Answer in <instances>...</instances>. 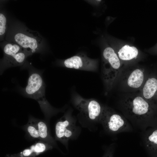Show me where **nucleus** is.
Returning <instances> with one entry per match:
<instances>
[{"label": "nucleus", "instance_id": "8", "mask_svg": "<svg viewBox=\"0 0 157 157\" xmlns=\"http://www.w3.org/2000/svg\"><path fill=\"white\" fill-rule=\"evenodd\" d=\"M139 91L140 94L157 109V74H149Z\"/></svg>", "mask_w": 157, "mask_h": 157}, {"label": "nucleus", "instance_id": "3", "mask_svg": "<svg viewBox=\"0 0 157 157\" xmlns=\"http://www.w3.org/2000/svg\"><path fill=\"white\" fill-rule=\"evenodd\" d=\"M99 121L105 130L111 133L131 132L133 130L132 125L124 115L108 106H103Z\"/></svg>", "mask_w": 157, "mask_h": 157}, {"label": "nucleus", "instance_id": "18", "mask_svg": "<svg viewBox=\"0 0 157 157\" xmlns=\"http://www.w3.org/2000/svg\"><path fill=\"white\" fill-rule=\"evenodd\" d=\"M6 18L5 15L0 13V35L2 37L5 34L6 28Z\"/></svg>", "mask_w": 157, "mask_h": 157}, {"label": "nucleus", "instance_id": "19", "mask_svg": "<svg viewBox=\"0 0 157 157\" xmlns=\"http://www.w3.org/2000/svg\"></svg>", "mask_w": 157, "mask_h": 157}, {"label": "nucleus", "instance_id": "11", "mask_svg": "<svg viewBox=\"0 0 157 157\" xmlns=\"http://www.w3.org/2000/svg\"><path fill=\"white\" fill-rule=\"evenodd\" d=\"M30 55L25 50L8 58H3L1 62L0 74L7 68L21 66L25 63L27 57Z\"/></svg>", "mask_w": 157, "mask_h": 157}, {"label": "nucleus", "instance_id": "16", "mask_svg": "<svg viewBox=\"0 0 157 157\" xmlns=\"http://www.w3.org/2000/svg\"><path fill=\"white\" fill-rule=\"evenodd\" d=\"M23 50H24L23 49L15 43H6L4 45L3 47L4 54L3 58L12 56Z\"/></svg>", "mask_w": 157, "mask_h": 157}, {"label": "nucleus", "instance_id": "17", "mask_svg": "<svg viewBox=\"0 0 157 157\" xmlns=\"http://www.w3.org/2000/svg\"><path fill=\"white\" fill-rule=\"evenodd\" d=\"M25 130L32 138L39 139V135L37 127L30 119L28 123L24 126Z\"/></svg>", "mask_w": 157, "mask_h": 157}, {"label": "nucleus", "instance_id": "13", "mask_svg": "<svg viewBox=\"0 0 157 157\" xmlns=\"http://www.w3.org/2000/svg\"><path fill=\"white\" fill-rule=\"evenodd\" d=\"M30 119L35 124L38 128L39 139L40 140L49 143L53 146L56 145L53 138L49 134L46 123L43 121L30 117Z\"/></svg>", "mask_w": 157, "mask_h": 157}, {"label": "nucleus", "instance_id": "4", "mask_svg": "<svg viewBox=\"0 0 157 157\" xmlns=\"http://www.w3.org/2000/svg\"><path fill=\"white\" fill-rule=\"evenodd\" d=\"M103 56L106 62L102 71L104 80L106 87L112 88L122 71L120 59L114 49L110 47L104 49Z\"/></svg>", "mask_w": 157, "mask_h": 157}, {"label": "nucleus", "instance_id": "1", "mask_svg": "<svg viewBox=\"0 0 157 157\" xmlns=\"http://www.w3.org/2000/svg\"><path fill=\"white\" fill-rule=\"evenodd\" d=\"M124 116L131 124L144 131L157 126V109L139 92H129L119 101Z\"/></svg>", "mask_w": 157, "mask_h": 157}, {"label": "nucleus", "instance_id": "2", "mask_svg": "<svg viewBox=\"0 0 157 157\" xmlns=\"http://www.w3.org/2000/svg\"><path fill=\"white\" fill-rule=\"evenodd\" d=\"M26 86L22 92L27 97L36 100L38 103L45 118L48 119L57 112L50 105L45 96V85L41 74L31 68Z\"/></svg>", "mask_w": 157, "mask_h": 157}, {"label": "nucleus", "instance_id": "10", "mask_svg": "<svg viewBox=\"0 0 157 157\" xmlns=\"http://www.w3.org/2000/svg\"><path fill=\"white\" fill-rule=\"evenodd\" d=\"M81 110L85 113L88 118L93 121H100L103 106L97 101L90 99L82 103Z\"/></svg>", "mask_w": 157, "mask_h": 157}, {"label": "nucleus", "instance_id": "9", "mask_svg": "<svg viewBox=\"0 0 157 157\" xmlns=\"http://www.w3.org/2000/svg\"><path fill=\"white\" fill-rule=\"evenodd\" d=\"M53 147V146L49 143L40 140L19 153L7 154L6 157H35L48 150L52 149Z\"/></svg>", "mask_w": 157, "mask_h": 157}, {"label": "nucleus", "instance_id": "15", "mask_svg": "<svg viewBox=\"0 0 157 157\" xmlns=\"http://www.w3.org/2000/svg\"><path fill=\"white\" fill-rule=\"evenodd\" d=\"M138 53V50L135 47L126 45L119 50L117 54L119 59L129 61L135 58Z\"/></svg>", "mask_w": 157, "mask_h": 157}, {"label": "nucleus", "instance_id": "5", "mask_svg": "<svg viewBox=\"0 0 157 157\" xmlns=\"http://www.w3.org/2000/svg\"><path fill=\"white\" fill-rule=\"evenodd\" d=\"M11 40L20 46L30 55L40 51L43 40L39 34L25 28L13 31Z\"/></svg>", "mask_w": 157, "mask_h": 157}, {"label": "nucleus", "instance_id": "14", "mask_svg": "<svg viewBox=\"0 0 157 157\" xmlns=\"http://www.w3.org/2000/svg\"><path fill=\"white\" fill-rule=\"evenodd\" d=\"M72 126L70 120L67 116L63 117L56 125L55 134L56 140L63 142L65 131Z\"/></svg>", "mask_w": 157, "mask_h": 157}, {"label": "nucleus", "instance_id": "6", "mask_svg": "<svg viewBox=\"0 0 157 157\" xmlns=\"http://www.w3.org/2000/svg\"><path fill=\"white\" fill-rule=\"evenodd\" d=\"M143 68H136L121 71L119 79L122 89L129 92L139 91L148 75Z\"/></svg>", "mask_w": 157, "mask_h": 157}, {"label": "nucleus", "instance_id": "7", "mask_svg": "<svg viewBox=\"0 0 157 157\" xmlns=\"http://www.w3.org/2000/svg\"><path fill=\"white\" fill-rule=\"evenodd\" d=\"M97 61L83 54H78L66 59L63 65L71 69L94 71L97 68Z\"/></svg>", "mask_w": 157, "mask_h": 157}, {"label": "nucleus", "instance_id": "12", "mask_svg": "<svg viewBox=\"0 0 157 157\" xmlns=\"http://www.w3.org/2000/svg\"><path fill=\"white\" fill-rule=\"evenodd\" d=\"M144 131L143 141L145 148L150 152L157 153V126Z\"/></svg>", "mask_w": 157, "mask_h": 157}]
</instances>
